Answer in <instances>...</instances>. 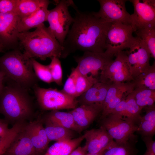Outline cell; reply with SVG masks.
I'll use <instances>...</instances> for the list:
<instances>
[{"mask_svg":"<svg viewBox=\"0 0 155 155\" xmlns=\"http://www.w3.org/2000/svg\"><path fill=\"white\" fill-rule=\"evenodd\" d=\"M71 6L75 10V16L63 45L62 58L78 50L104 52L106 34L112 23L96 16L92 12L80 11L74 2Z\"/></svg>","mask_w":155,"mask_h":155,"instance_id":"1","label":"cell"},{"mask_svg":"<svg viewBox=\"0 0 155 155\" xmlns=\"http://www.w3.org/2000/svg\"><path fill=\"white\" fill-rule=\"evenodd\" d=\"M0 94V113L9 123L31 121L35 115L34 103L29 90L9 80Z\"/></svg>","mask_w":155,"mask_h":155,"instance_id":"2","label":"cell"},{"mask_svg":"<svg viewBox=\"0 0 155 155\" xmlns=\"http://www.w3.org/2000/svg\"><path fill=\"white\" fill-rule=\"evenodd\" d=\"M18 38L24 54L30 58L44 61L54 57L62 58L63 50L54 35L44 24L33 31L19 33Z\"/></svg>","mask_w":155,"mask_h":155,"instance_id":"3","label":"cell"},{"mask_svg":"<svg viewBox=\"0 0 155 155\" xmlns=\"http://www.w3.org/2000/svg\"><path fill=\"white\" fill-rule=\"evenodd\" d=\"M0 71L5 73V79L28 90L38 85L39 79L33 70L31 58L20 49L13 50L0 57Z\"/></svg>","mask_w":155,"mask_h":155,"instance_id":"4","label":"cell"},{"mask_svg":"<svg viewBox=\"0 0 155 155\" xmlns=\"http://www.w3.org/2000/svg\"><path fill=\"white\" fill-rule=\"evenodd\" d=\"M37 103L42 110L73 109L78 104L76 98L69 96L57 88H46L37 85L33 88Z\"/></svg>","mask_w":155,"mask_h":155,"instance_id":"5","label":"cell"},{"mask_svg":"<svg viewBox=\"0 0 155 155\" xmlns=\"http://www.w3.org/2000/svg\"><path fill=\"white\" fill-rule=\"evenodd\" d=\"M73 1L62 0L56 1L55 7L49 10L47 21L49 29L63 46L74 20L68 10Z\"/></svg>","mask_w":155,"mask_h":155,"instance_id":"6","label":"cell"},{"mask_svg":"<svg viewBox=\"0 0 155 155\" xmlns=\"http://www.w3.org/2000/svg\"><path fill=\"white\" fill-rule=\"evenodd\" d=\"M101 126L117 144L124 143L136 140L134 133L138 126L125 118L110 114L101 119Z\"/></svg>","mask_w":155,"mask_h":155,"instance_id":"7","label":"cell"},{"mask_svg":"<svg viewBox=\"0 0 155 155\" xmlns=\"http://www.w3.org/2000/svg\"><path fill=\"white\" fill-rule=\"evenodd\" d=\"M131 25L121 22L112 23L106 34L105 51L114 56L117 52L129 49L136 40Z\"/></svg>","mask_w":155,"mask_h":155,"instance_id":"8","label":"cell"},{"mask_svg":"<svg viewBox=\"0 0 155 155\" xmlns=\"http://www.w3.org/2000/svg\"><path fill=\"white\" fill-rule=\"evenodd\" d=\"M115 56V60L101 71L99 81L110 84L133 81L126 51H119Z\"/></svg>","mask_w":155,"mask_h":155,"instance_id":"9","label":"cell"},{"mask_svg":"<svg viewBox=\"0 0 155 155\" xmlns=\"http://www.w3.org/2000/svg\"><path fill=\"white\" fill-rule=\"evenodd\" d=\"M20 20L16 13H0V45L4 51L20 49L18 35Z\"/></svg>","mask_w":155,"mask_h":155,"instance_id":"10","label":"cell"},{"mask_svg":"<svg viewBox=\"0 0 155 155\" xmlns=\"http://www.w3.org/2000/svg\"><path fill=\"white\" fill-rule=\"evenodd\" d=\"M114 55L106 53L84 52L80 57L74 58L77 63L75 67L78 72L84 75L91 73L93 76L98 75L99 71L103 70L113 59Z\"/></svg>","mask_w":155,"mask_h":155,"instance_id":"11","label":"cell"},{"mask_svg":"<svg viewBox=\"0 0 155 155\" xmlns=\"http://www.w3.org/2000/svg\"><path fill=\"white\" fill-rule=\"evenodd\" d=\"M100 8L97 12H92L96 16L111 23L121 22L131 25V15L125 7L126 0H98Z\"/></svg>","mask_w":155,"mask_h":155,"instance_id":"12","label":"cell"},{"mask_svg":"<svg viewBox=\"0 0 155 155\" xmlns=\"http://www.w3.org/2000/svg\"><path fill=\"white\" fill-rule=\"evenodd\" d=\"M134 12L131 15V25L134 32L141 29L155 28V1L130 0Z\"/></svg>","mask_w":155,"mask_h":155,"instance_id":"13","label":"cell"},{"mask_svg":"<svg viewBox=\"0 0 155 155\" xmlns=\"http://www.w3.org/2000/svg\"><path fill=\"white\" fill-rule=\"evenodd\" d=\"M136 40L126 51L132 77L134 79L150 67V52L146 46L137 37Z\"/></svg>","mask_w":155,"mask_h":155,"instance_id":"14","label":"cell"},{"mask_svg":"<svg viewBox=\"0 0 155 155\" xmlns=\"http://www.w3.org/2000/svg\"><path fill=\"white\" fill-rule=\"evenodd\" d=\"M134 89L133 81L111 84L103 103L100 119L110 114L116 106L131 93Z\"/></svg>","mask_w":155,"mask_h":155,"instance_id":"15","label":"cell"},{"mask_svg":"<svg viewBox=\"0 0 155 155\" xmlns=\"http://www.w3.org/2000/svg\"><path fill=\"white\" fill-rule=\"evenodd\" d=\"M85 133V145L88 153L96 154L105 151L115 142L101 126L98 129L88 130Z\"/></svg>","mask_w":155,"mask_h":155,"instance_id":"16","label":"cell"},{"mask_svg":"<svg viewBox=\"0 0 155 155\" xmlns=\"http://www.w3.org/2000/svg\"><path fill=\"white\" fill-rule=\"evenodd\" d=\"M24 130L34 146L37 155L47 148L50 142L42 120L37 119L27 122Z\"/></svg>","mask_w":155,"mask_h":155,"instance_id":"17","label":"cell"},{"mask_svg":"<svg viewBox=\"0 0 155 155\" xmlns=\"http://www.w3.org/2000/svg\"><path fill=\"white\" fill-rule=\"evenodd\" d=\"M102 111V108L97 105L83 104L77 106L69 112L80 133L90 125Z\"/></svg>","mask_w":155,"mask_h":155,"instance_id":"18","label":"cell"},{"mask_svg":"<svg viewBox=\"0 0 155 155\" xmlns=\"http://www.w3.org/2000/svg\"><path fill=\"white\" fill-rule=\"evenodd\" d=\"M111 84L99 81L78 97V104L94 105L102 108L107 92Z\"/></svg>","mask_w":155,"mask_h":155,"instance_id":"19","label":"cell"},{"mask_svg":"<svg viewBox=\"0 0 155 155\" xmlns=\"http://www.w3.org/2000/svg\"><path fill=\"white\" fill-rule=\"evenodd\" d=\"M4 155H37L24 128L11 142Z\"/></svg>","mask_w":155,"mask_h":155,"instance_id":"20","label":"cell"},{"mask_svg":"<svg viewBox=\"0 0 155 155\" xmlns=\"http://www.w3.org/2000/svg\"><path fill=\"white\" fill-rule=\"evenodd\" d=\"M50 1H47L35 12L26 17L20 18L18 25L19 33L36 28L47 21L49 12L48 9Z\"/></svg>","mask_w":155,"mask_h":155,"instance_id":"21","label":"cell"},{"mask_svg":"<svg viewBox=\"0 0 155 155\" xmlns=\"http://www.w3.org/2000/svg\"><path fill=\"white\" fill-rule=\"evenodd\" d=\"M86 134L75 138L56 142L47 149L43 155H69L85 139Z\"/></svg>","mask_w":155,"mask_h":155,"instance_id":"22","label":"cell"},{"mask_svg":"<svg viewBox=\"0 0 155 155\" xmlns=\"http://www.w3.org/2000/svg\"><path fill=\"white\" fill-rule=\"evenodd\" d=\"M45 121L56 124L80 133L74 120L69 112L53 110L48 113L45 117Z\"/></svg>","mask_w":155,"mask_h":155,"instance_id":"23","label":"cell"},{"mask_svg":"<svg viewBox=\"0 0 155 155\" xmlns=\"http://www.w3.org/2000/svg\"><path fill=\"white\" fill-rule=\"evenodd\" d=\"M146 114L142 117L138 125L139 132L142 137H152L155 133V107L154 105L145 107Z\"/></svg>","mask_w":155,"mask_h":155,"instance_id":"24","label":"cell"},{"mask_svg":"<svg viewBox=\"0 0 155 155\" xmlns=\"http://www.w3.org/2000/svg\"><path fill=\"white\" fill-rule=\"evenodd\" d=\"M45 121L44 128L50 141H66L73 139L74 137L75 131L48 121Z\"/></svg>","mask_w":155,"mask_h":155,"instance_id":"25","label":"cell"},{"mask_svg":"<svg viewBox=\"0 0 155 155\" xmlns=\"http://www.w3.org/2000/svg\"><path fill=\"white\" fill-rule=\"evenodd\" d=\"M133 82L134 88H139L155 90V63L146 71L141 73Z\"/></svg>","mask_w":155,"mask_h":155,"instance_id":"26","label":"cell"},{"mask_svg":"<svg viewBox=\"0 0 155 155\" xmlns=\"http://www.w3.org/2000/svg\"><path fill=\"white\" fill-rule=\"evenodd\" d=\"M47 0H18L17 14L20 18L32 15Z\"/></svg>","mask_w":155,"mask_h":155,"instance_id":"27","label":"cell"},{"mask_svg":"<svg viewBox=\"0 0 155 155\" xmlns=\"http://www.w3.org/2000/svg\"><path fill=\"white\" fill-rule=\"evenodd\" d=\"M136 142V140L120 144L115 142L105 150L104 155H136L138 152Z\"/></svg>","mask_w":155,"mask_h":155,"instance_id":"28","label":"cell"},{"mask_svg":"<svg viewBox=\"0 0 155 155\" xmlns=\"http://www.w3.org/2000/svg\"><path fill=\"white\" fill-rule=\"evenodd\" d=\"M131 94L137 104L142 108L154 104L155 90L139 88H134Z\"/></svg>","mask_w":155,"mask_h":155,"instance_id":"29","label":"cell"},{"mask_svg":"<svg viewBox=\"0 0 155 155\" xmlns=\"http://www.w3.org/2000/svg\"><path fill=\"white\" fill-rule=\"evenodd\" d=\"M136 36L146 46L151 57L155 58V28L141 29L136 30Z\"/></svg>","mask_w":155,"mask_h":155,"instance_id":"30","label":"cell"},{"mask_svg":"<svg viewBox=\"0 0 155 155\" xmlns=\"http://www.w3.org/2000/svg\"><path fill=\"white\" fill-rule=\"evenodd\" d=\"M126 112L124 118L137 125L136 123H139L140 122L142 117L140 114L142 109L137 104L131 93L126 98Z\"/></svg>","mask_w":155,"mask_h":155,"instance_id":"31","label":"cell"},{"mask_svg":"<svg viewBox=\"0 0 155 155\" xmlns=\"http://www.w3.org/2000/svg\"><path fill=\"white\" fill-rule=\"evenodd\" d=\"M78 72L76 84L77 98L99 81L98 78L94 77L91 75L89 76L84 75Z\"/></svg>","mask_w":155,"mask_h":155,"instance_id":"32","label":"cell"},{"mask_svg":"<svg viewBox=\"0 0 155 155\" xmlns=\"http://www.w3.org/2000/svg\"><path fill=\"white\" fill-rule=\"evenodd\" d=\"M33 68L38 79L50 84L53 82L48 65H42L34 58H31Z\"/></svg>","mask_w":155,"mask_h":155,"instance_id":"33","label":"cell"},{"mask_svg":"<svg viewBox=\"0 0 155 155\" xmlns=\"http://www.w3.org/2000/svg\"><path fill=\"white\" fill-rule=\"evenodd\" d=\"M78 71L76 68H73L71 73L66 80L61 90L66 94L74 98H77L76 84Z\"/></svg>","mask_w":155,"mask_h":155,"instance_id":"34","label":"cell"},{"mask_svg":"<svg viewBox=\"0 0 155 155\" xmlns=\"http://www.w3.org/2000/svg\"><path fill=\"white\" fill-rule=\"evenodd\" d=\"M50 64L48 65L53 81L59 86H61L62 83V69L59 58L54 57L51 59Z\"/></svg>","mask_w":155,"mask_h":155,"instance_id":"35","label":"cell"},{"mask_svg":"<svg viewBox=\"0 0 155 155\" xmlns=\"http://www.w3.org/2000/svg\"><path fill=\"white\" fill-rule=\"evenodd\" d=\"M18 0H0V13H16Z\"/></svg>","mask_w":155,"mask_h":155,"instance_id":"36","label":"cell"},{"mask_svg":"<svg viewBox=\"0 0 155 155\" xmlns=\"http://www.w3.org/2000/svg\"><path fill=\"white\" fill-rule=\"evenodd\" d=\"M142 137L146 147V152L142 155H155V142L152 137L144 136Z\"/></svg>","mask_w":155,"mask_h":155,"instance_id":"37","label":"cell"},{"mask_svg":"<svg viewBox=\"0 0 155 155\" xmlns=\"http://www.w3.org/2000/svg\"><path fill=\"white\" fill-rule=\"evenodd\" d=\"M126 98L122 100L110 114L121 118H125L126 112Z\"/></svg>","mask_w":155,"mask_h":155,"instance_id":"38","label":"cell"},{"mask_svg":"<svg viewBox=\"0 0 155 155\" xmlns=\"http://www.w3.org/2000/svg\"><path fill=\"white\" fill-rule=\"evenodd\" d=\"M87 152L86 147L85 145L83 147L80 146L77 148L69 155H85Z\"/></svg>","mask_w":155,"mask_h":155,"instance_id":"39","label":"cell"},{"mask_svg":"<svg viewBox=\"0 0 155 155\" xmlns=\"http://www.w3.org/2000/svg\"><path fill=\"white\" fill-rule=\"evenodd\" d=\"M9 129L8 124L6 121H4L0 123V140L6 133Z\"/></svg>","mask_w":155,"mask_h":155,"instance_id":"40","label":"cell"},{"mask_svg":"<svg viewBox=\"0 0 155 155\" xmlns=\"http://www.w3.org/2000/svg\"><path fill=\"white\" fill-rule=\"evenodd\" d=\"M5 75L2 71H0V94L4 87L3 82L5 79Z\"/></svg>","mask_w":155,"mask_h":155,"instance_id":"41","label":"cell"},{"mask_svg":"<svg viewBox=\"0 0 155 155\" xmlns=\"http://www.w3.org/2000/svg\"><path fill=\"white\" fill-rule=\"evenodd\" d=\"M105 151H102L96 154H90L88 153V154H86L85 155H104Z\"/></svg>","mask_w":155,"mask_h":155,"instance_id":"42","label":"cell"},{"mask_svg":"<svg viewBox=\"0 0 155 155\" xmlns=\"http://www.w3.org/2000/svg\"><path fill=\"white\" fill-rule=\"evenodd\" d=\"M4 122L3 121H2V120L0 119V123H1L3 122Z\"/></svg>","mask_w":155,"mask_h":155,"instance_id":"43","label":"cell"},{"mask_svg":"<svg viewBox=\"0 0 155 155\" xmlns=\"http://www.w3.org/2000/svg\"><path fill=\"white\" fill-rule=\"evenodd\" d=\"M0 155H1V153H0Z\"/></svg>","mask_w":155,"mask_h":155,"instance_id":"44","label":"cell"}]
</instances>
